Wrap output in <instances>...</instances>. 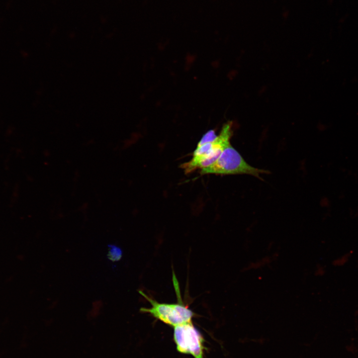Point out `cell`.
<instances>
[{"label":"cell","mask_w":358,"mask_h":358,"mask_svg":"<svg viewBox=\"0 0 358 358\" xmlns=\"http://www.w3.org/2000/svg\"><path fill=\"white\" fill-rule=\"evenodd\" d=\"M269 173L268 171L255 168L248 164L231 143L224 148L212 165L200 171L201 175L247 174L259 179H261V174Z\"/></svg>","instance_id":"cell-1"},{"label":"cell","mask_w":358,"mask_h":358,"mask_svg":"<svg viewBox=\"0 0 358 358\" xmlns=\"http://www.w3.org/2000/svg\"><path fill=\"white\" fill-rule=\"evenodd\" d=\"M139 292L144 296L151 304V307H143L140 311L148 313L155 318L174 327L192 322L194 313L184 305L179 298L176 303H160L148 296L144 292Z\"/></svg>","instance_id":"cell-2"},{"label":"cell","mask_w":358,"mask_h":358,"mask_svg":"<svg viewBox=\"0 0 358 358\" xmlns=\"http://www.w3.org/2000/svg\"><path fill=\"white\" fill-rule=\"evenodd\" d=\"M174 339L179 353L191 355L194 358H203V338L192 322L175 327Z\"/></svg>","instance_id":"cell-3"},{"label":"cell","mask_w":358,"mask_h":358,"mask_svg":"<svg viewBox=\"0 0 358 358\" xmlns=\"http://www.w3.org/2000/svg\"><path fill=\"white\" fill-rule=\"evenodd\" d=\"M232 134L231 123L224 125L220 134L212 142V146L208 153L203 156H193L187 162L180 165L185 174H189L197 170H202L212 165L220 156L224 148L230 144Z\"/></svg>","instance_id":"cell-4"},{"label":"cell","mask_w":358,"mask_h":358,"mask_svg":"<svg viewBox=\"0 0 358 358\" xmlns=\"http://www.w3.org/2000/svg\"><path fill=\"white\" fill-rule=\"evenodd\" d=\"M108 246L109 247L108 259L112 262H116L120 260L122 255L121 249L114 245H108Z\"/></svg>","instance_id":"cell-5"},{"label":"cell","mask_w":358,"mask_h":358,"mask_svg":"<svg viewBox=\"0 0 358 358\" xmlns=\"http://www.w3.org/2000/svg\"><path fill=\"white\" fill-rule=\"evenodd\" d=\"M217 136L214 130L208 131L202 137L198 143L196 147H199L204 144L213 142L216 139Z\"/></svg>","instance_id":"cell-6"}]
</instances>
